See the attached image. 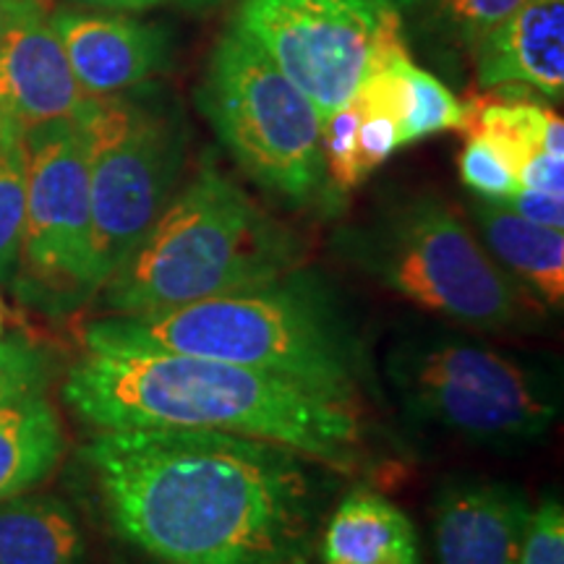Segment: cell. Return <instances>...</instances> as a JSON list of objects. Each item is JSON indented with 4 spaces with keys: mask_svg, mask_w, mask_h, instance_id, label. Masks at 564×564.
I'll return each instance as SVG.
<instances>
[{
    "mask_svg": "<svg viewBox=\"0 0 564 564\" xmlns=\"http://www.w3.org/2000/svg\"><path fill=\"white\" fill-rule=\"evenodd\" d=\"M112 533L158 564H308L327 465L257 436L116 429L82 447Z\"/></svg>",
    "mask_w": 564,
    "mask_h": 564,
    "instance_id": "cell-1",
    "label": "cell"
},
{
    "mask_svg": "<svg viewBox=\"0 0 564 564\" xmlns=\"http://www.w3.org/2000/svg\"><path fill=\"white\" fill-rule=\"evenodd\" d=\"M63 400L97 432L209 429L285 444L327 468H350L366 447L358 403L238 364L116 340L91 324Z\"/></svg>",
    "mask_w": 564,
    "mask_h": 564,
    "instance_id": "cell-2",
    "label": "cell"
},
{
    "mask_svg": "<svg viewBox=\"0 0 564 564\" xmlns=\"http://www.w3.org/2000/svg\"><path fill=\"white\" fill-rule=\"evenodd\" d=\"M116 340L215 358L358 403L364 345L333 288L295 267L262 285L91 324Z\"/></svg>",
    "mask_w": 564,
    "mask_h": 564,
    "instance_id": "cell-3",
    "label": "cell"
},
{
    "mask_svg": "<svg viewBox=\"0 0 564 564\" xmlns=\"http://www.w3.org/2000/svg\"><path fill=\"white\" fill-rule=\"evenodd\" d=\"M301 259L295 232L207 160L100 293L116 316L167 312L262 285Z\"/></svg>",
    "mask_w": 564,
    "mask_h": 564,
    "instance_id": "cell-4",
    "label": "cell"
},
{
    "mask_svg": "<svg viewBox=\"0 0 564 564\" xmlns=\"http://www.w3.org/2000/svg\"><path fill=\"white\" fill-rule=\"evenodd\" d=\"M340 243L343 257L387 291L460 327L518 333L541 316L535 295L432 194L398 204L366 228L340 232Z\"/></svg>",
    "mask_w": 564,
    "mask_h": 564,
    "instance_id": "cell-5",
    "label": "cell"
},
{
    "mask_svg": "<svg viewBox=\"0 0 564 564\" xmlns=\"http://www.w3.org/2000/svg\"><path fill=\"white\" fill-rule=\"evenodd\" d=\"M196 105L236 165L295 209H335L327 178L322 116L257 42L230 24L209 55Z\"/></svg>",
    "mask_w": 564,
    "mask_h": 564,
    "instance_id": "cell-6",
    "label": "cell"
},
{
    "mask_svg": "<svg viewBox=\"0 0 564 564\" xmlns=\"http://www.w3.org/2000/svg\"><path fill=\"white\" fill-rule=\"evenodd\" d=\"M384 371L411 419L486 447L541 440L560 415V384L544 369L440 327L394 340Z\"/></svg>",
    "mask_w": 564,
    "mask_h": 564,
    "instance_id": "cell-7",
    "label": "cell"
},
{
    "mask_svg": "<svg viewBox=\"0 0 564 564\" xmlns=\"http://www.w3.org/2000/svg\"><path fill=\"white\" fill-rule=\"evenodd\" d=\"M76 121L87 144L91 249L102 291L178 192L188 121L178 97L158 82L87 97Z\"/></svg>",
    "mask_w": 564,
    "mask_h": 564,
    "instance_id": "cell-8",
    "label": "cell"
},
{
    "mask_svg": "<svg viewBox=\"0 0 564 564\" xmlns=\"http://www.w3.org/2000/svg\"><path fill=\"white\" fill-rule=\"evenodd\" d=\"M26 212L13 291L42 314L66 316L100 293L91 249L87 144L76 118L24 129Z\"/></svg>",
    "mask_w": 564,
    "mask_h": 564,
    "instance_id": "cell-9",
    "label": "cell"
},
{
    "mask_svg": "<svg viewBox=\"0 0 564 564\" xmlns=\"http://www.w3.org/2000/svg\"><path fill=\"white\" fill-rule=\"evenodd\" d=\"M387 9L377 0H241L232 24L327 118L366 79Z\"/></svg>",
    "mask_w": 564,
    "mask_h": 564,
    "instance_id": "cell-10",
    "label": "cell"
},
{
    "mask_svg": "<svg viewBox=\"0 0 564 564\" xmlns=\"http://www.w3.org/2000/svg\"><path fill=\"white\" fill-rule=\"evenodd\" d=\"M47 0H0V118L21 129L76 118L87 102Z\"/></svg>",
    "mask_w": 564,
    "mask_h": 564,
    "instance_id": "cell-11",
    "label": "cell"
},
{
    "mask_svg": "<svg viewBox=\"0 0 564 564\" xmlns=\"http://www.w3.org/2000/svg\"><path fill=\"white\" fill-rule=\"evenodd\" d=\"M51 24L87 97H108L158 82L173 66V32L154 21L63 6L51 11Z\"/></svg>",
    "mask_w": 564,
    "mask_h": 564,
    "instance_id": "cell-12",
    "label": "cell"
},
{
    "mask_svg": "<svg viewBox=\"0 0 564 564\" xmlns=\"http://www.w3.org/2000/svg\"><path fill=\"white\" fill-rule=\"evenodd\" d=\"M531 514L528 494L512 484H447L434 502L436 564H518Z\"/></svg>",
    "mask_w": 564,
    "mask_h": 564,
    "instance_id": "cell-13",
    "label": "cell"
},
{
    "mask_svg": "<svg viewBox=\"0 0 564 564\" xmlns=\"http://www.w3.org/2000/svg\"><path fill=\"white\" fill-rule=\"evenodd\" d=\"M481 89L525 87L549 100L564 91V0H525L474 51Z\"/></svg>",
    "mask_w": 564,
    "mask_h": 564,
    "instance_id": "cell-14",
    "label": "cell"
},
{
    "mask_svg": "<svg viewBox=\"0 0 564 564\" xmlns=\"http://www.w3.org/2000/svg\"><path fill=\"white\" fill-rule=\"evenodd\" d=\"M322 528V564H421L413 520L373 489L345 494Z\"/></svg>",
    "mask_w": 564,
    "mask_h": 564,
    "instance_id": "cell-15",
    "label": "cell"
},
{
    "mask_svg": "<svg viewBox=\"0 0 564 564\" xmlns=\"http://www.w3.org/2000/svg\"><path fill=\"white\" fill-rule=\"evenodd\" d=\"M474 220L491 259L549 308L564 303V232L535 225L507 204L474 202Z\"/></svg>",
    "mask_w": 564,
    "mask_h": 564,
    "instance_id": "cell-16",
    "label": "cell"
},
{
    "mask_svg": "<svg viewBox=\"0 0 564 564\" xmlns=\"http://www.w3.org/2000/svg\"><path fill=\"white\" fill-rule=\"evenodd\" d=\"M87 535L74 507L53 494L0 502V564H84Z\"/></svg>",
    "mask_w": 564,
    "mask_h": 564,
    "instance_id": "cell-17",
    "label": "cell"
},
{
    "mask_svg": "<svg viewBox=\"0 0 564 564\" xmlns=\"http://www.w3.org/2000/svg\"><path fill=\"white\" fill-rule=\"evenodd\" d=\"M63 429L45 392L0 405V502L30 491L63 455Z\"/></svg>",
    "mask_w": 564,
    "mask_h": 564,
    "instance_id": "cell-18",
    "label": "cell"
},
{
    "mask_svg": "<svg viewBox=\"0 0 564 564\" xmlns=\"http://www.w3.org/2000/svg\"><path fill=\"white\" fill-rule=\"evenodd\" d=\"M460 131L468 137H484L502 158L520 171V165L535 152L564 158V123L554 110L528 100H486L465 105Z\"/></svg>",
    "mask_w": 564,
    "mask_h": 564,
    "instance_id": "cell-19",
    "label": "cell"
},
{
    "mask_svg": "<svg viewBox=\"0 0 564 564\" xmlns=\"http://www.w3.org/2000/svg\"><path fill=\"white\" fill-rule=\"evenodd\" d=\"M26 212L24 129L0 118V282L11 285L19 264Z\"/></svg>",
    "mask_w": 564,
    "mask_h": 564,
    "instance_id": "cell-20",
    "label": "cell"
},
{
    "mask_svg": "<svg viewBox=\"0 0 564 564\" xmlns=\"http://www.w3.org/2000/svg\"><path fill=\"white\" fill-rule=\"evenodd\" d=\"M405 108L400 118V150L415 141L436 137L442 131H460L465 123V102L449 91L434 74L405 63Z\"/></svg>",
    "mask_w": 564,
    "mask_h": 564,
    "instance_id": "cell-21",
    "label": "cell"
},
{
    "mask_svg": "<svg viewBox=\"0 0 564 564\" xmlns=\"http://www.w3.org/2000/svg\"><path fill=\"white\" fill-rule=\"evenodd\" d=\"M523 3L525 0H434L432 30L442 45L474 55L478 42Z\"/></svg>",
    "mask_w": 564,
    "mask_h": 564,
    "instance_id": "cell-22",
    "label": "cell"
},
{
    "mask_svg": "<svg viewBox=\"0 0 564 564\" xmlns=\"http://www.w3.org/2000/svg\"><path fill=\"white\" fill-rule=\"evenodd\" d=\"M358 123H361V110L352 100L322 118L324 167H327V178L340 199L369 178L361 158H358Z\"/></svg>",
    "mask_w": 564,
    "mask_h": 564,
    "instance_id": "cell-23",
    "label": "cell"
},
{
    "mask_svg": "<svg viewBox=\"0 0 564 564\" xmlns=\"http://www.w3.org/2000/svg\"><path fill=\"white\" fill-rule=\"evenodd\" d=\"M457 171L465 186L486 202H507L520 188L514 167L484 137H468L457 158Z\"/></svg>",
    "mask_w": 564,
    "mask_h": 564,
    "instance_id": "cell-24",
    "label": "cell"
},
{
    "mask_svg": "<svg viewBox=\"0 0 564 564\" xmlns=\"http://www.w3.org/2000/svg\"><path fill=\"white\" fill-rule=\"evenodd\" d=\"M51 382V358L26 337L0 340V405L26 394L45 392Z\"/></svg>",
    "mask_w": 564,
    "mask_h": 564,
    "instance_id": "cell-25",
    "label": "cell"
},
{
    "mask_svg": "<svg viewBox=\"0 0 564 564\" xmlns=\"http://www.w3.org/2000/svg\"><path fill=\"white\" fill-rule=\"evenodd\" d=\"M518 564H564V510L560 497L549 494L533 510Z\"/></svg>",
    "mask_w": 564,
    "mask_h": 564,
    "instance_id": "cell-26",
    "label": "cell"
},
{
    "mask_svg": "<svg viewBox=\"0 0 564 564\" xmlns=\"http://www.w3.org/2000/svg\"><path fill=\"white\" fill-rule=\"evenodd\" d=\"M398 150V121H394L392 116H387V112L361 110V123H358V158H361L366 175H371L377 167H382Z\"/></svg>",
    "mask_w": 564,
    "mask_h": 564,
    "instance_id": "cell-27",
    "label": "cell"
},
{
    "mask_svg": "<svg viewBox=\"0 0 564 564\" xmlns=\"http://www.w3.org/2000/svg\"><path fill=\"white\" fill-rule=\"evenodd\" d=\"M499 204H507L520 217H525V220L535 225H544V228H564V194H544L531 192V188H518L510 199Z\"/></svg>",
    "mask_w": 564,
    "mask_h": 564,
    "instance_id": "cell-28",
    "label": "cell"
},
{
    "mask_svg": "<svg viewBox=\"0 0 564 564\" xmlns=\"http://www.w3.org/2000/svg\"><path fill=\"white\" fill-rule=\"evenodd\" d=\"M520 188L544 194H564V158L549 152H535L518 171Z\"/></svg>",
    "mask_w": 564,
    "mask_h": 564,
    "instance_id": "cell-29",
    "label": "cell"
},
{
    "mask_svg": "<svg viewBox=\"0 0 564 564\" xmlns=\"http://www.w3.org/2000/svg\"><path fill=\"white\" fill-rule=\"evenodd\" d=\"M82 9L97 11H118V13H141L154 9H186V11H207L220 0H70Z\"/></svg>",
    "mask_w": 564,
    "mask_h": 564,
    "instance_id": "cell-30",
    "label": "cell"
},
{
    "mask_svg": "<svg viewBox=\"0 0 564 564\" xmlns=\"http://www.w3.org/2000/svg\"><path fill=\"white\" fill-rule=\"evenodd\" d=\"M379 6H390V9H394V11H408V9H415V6H421V3H429V0H377Z\"/></svg>",
    "mask_w": 564,
    "mask_h": 564,
    "instance_id": "cell-31",
    "label": "cell"
},
{
    "mask_svg": "<svg viewBox=\"0 0 564 564\" xmlns=\"http://www.w3.org/2000/svg\"><path fill=\"white\" fill-rule=\"evenodd\" d=\"M0 333H3V306H0Z\"/></svg>",
    "mask_w": 564,
    "mask_h": 564,
    "instance_id": "cell-32",
    "label": "cell"
}]
</instances>
